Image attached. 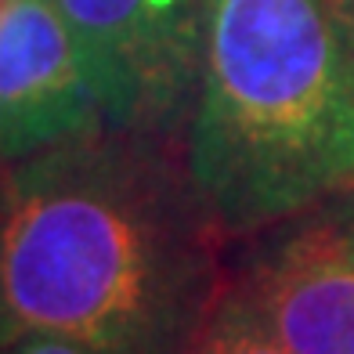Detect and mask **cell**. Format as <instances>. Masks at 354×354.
I'll use <instances>...</instances> for the list:
<instances>
[{
  "label": "cell",
  "instance_id": "cell-5",
  "mask_svg": "<svg viewBox=\"0 0 354 354\" xmlns=\"http://www.w3.org/2000/svg\"><path fill=\"white\" fill-rule=\"evenodd\" d=\"M73 33L55 0H0V163L105 134Z\"/></svg>",
  "mask_w": 354,
  "mask_h": 354
},
{
  "label": "cell",
  "instance_id": "cell-1",
  "mask_svg": "<svg viewBox=\"0 0 354 354\" xmlns=\"http://www.w3.org/2000/svg\"><path fill=\"white\" fill-rule=\"evenodd\" d=\"M177 145L98 134L8 167L0 347L69 336L112 354H188L221 297V228Z\"/></svg>",
  "mask_w": 354,
  "mask_h": 354
},
{
  "label": "cell",
  "instance_id": "cell-4",
  "mask_svg": "<svg viewBox=\"0 0 354 354\" xmlns=\"http://www.w3.org/2000/svg\"><path fill=\"white\" fill-rule=\"evenodd\" d=\"M235 289L289 354H354V188L264 228Z\"/></svg>",
  "mask_w": 354,
  "mask_h": 354
},
{
  "label": "cell",
  "instance_id": "cell-7",
  "mask_svg": "<svg viewBox=\"0 0 354 354\" xmlns=\"http://www.w3.org/2000/svg\"><path fill=\"white\" fill-rule=\"evenodd\" d=\"M0 354H112V351H102L94 344H84V340H69V336H22L8 347H0Z\"/></svg>",
  "mask_w": 354,
  "mask_h": 354
},
{
  "label": "cell",
  "instance_id": "cell-2",
  "mask_svg": "<svg viewBox=\"0 0 354 354\" xmlns=\"http://www.w3.org/2000/svg\"><path fill=\"white\" fill-rule=\"evenodd\" d=\"M181 156L224 239L354 188V51L326 0H210Z\"/></svg>",
  "mask_w": 354,
  "mask_h": 354
},
{
  "label": "cell",
  "instance_id": "cell-8",
  "mask_svg": "<svg viewBox=\"0 0 354 354\" xmlns=\"http://www.w3.org/2000/svg\"><path fill=\"white\" fill-rule=\"evenodd\" d=\"M326 4H329V11H333L336 26L344 29L351 51H354V0H326Z\"/></svg>",
  "mask_w": 354,
  "mask_h": 354
},
{
  "label": "cell",
  "instance_id": "cell-3",
  "mask_svg": "<svg viewBox=\"0 0 354 354\" xmlns=\"http://www.w3.org/2000/svg\"><path fill=\"white\" fill-rule=\"evenodd\" d=\"M112 134L185 145L210 0H55Z\"/></svg>",
  "mask_w": 354,
  "mask_h": 354
},
{
  "label": "cell",
  "instance_id": "cell-9",
  "mask_svg": "<svg viewBox=\"0 0 354 354\" xmlns=\"http://www.w3.org/2000/svg\"><path fill=\"white\" fill-rule=\"evenodd\" d=\"M4 181H8V167L0 163V196H4Z\"/></svg>",
  "mask_w": 354,
  "mask_h": 354
},
{
  "label": "cell",
  "instance_id": "cell-6",
  "mask_svg": "<svg viewBox=\"0 0 354 354\" xmlns=\"http://www.w3.org/2000/svg\"><path fill=\"white\" fill-rule=\"evenodd\" d=\"M188 354H289V351L257 318V311L246 304V297L232 286L228 293L217 297L214 311L206 315Z\"/></svg>",
  "mask_w": 354,
  "mask_h": 354
}]
</instances>
